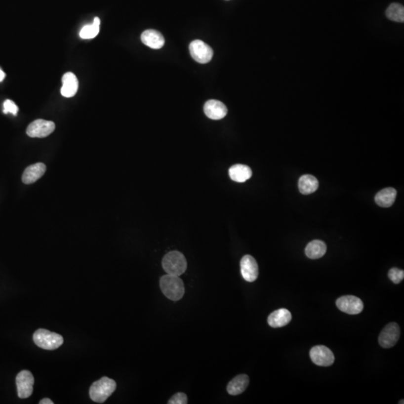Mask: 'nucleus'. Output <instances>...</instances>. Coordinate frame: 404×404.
<instances>
[{
  "label": "nucleus",
  "mask_w": 404,
  "mask_h": 404,
  "mask_svg": "<svg viewBox=\"0 0 404 404\" xmlns=\"http://www.w3.org/2000/svg\"><path fill=\"white\" fill-rule=\"evenodd\" d=\"M160 286L163 294L172 301H178L185 293L184 283L179 276L166 274L162 276Z\"/></svg>",
  "instance_id": "nucleus-1"
},
{
  "label": "nucleus",
  "mask_w": 404,
  "mask_h": 404,
  "mask_svg": "<svg viewBox=\"0 0 404 404\" xmlns=\"http://www.w3.org/2000/svg\"><path fill=\"white\" fill-rule=\"evenodd\" d=\"M116 381L107 376H104L100 380L93 383L89 390L91 399L94 402L103 404L116 389Z\"/></svg>",
  "instance_id": "nucleus-2"
},
{
  "label": "nucleus",
  "mask_w": 404,
  "mask_h": 404,
  "mask_svg": "<svg viewBox=\"0 0 404 404\" xmlns=\"http://www.w3.org/2000/svg\"><path fill=\"white\" fill-rule=\"evenodd\" d=\"M162 265L167 274L180 276L185 273L187 262L181 252L172 251L168 252L162 258Z\"/></svg>",
  "instance_id": "nucleus-3"
},
{
  "label": "nucleus",
  "mask_w": 404,
  "mask_h": 404,
  "mask_svg": "<svg viewBox=\"0 0 404 404\" xmlns=\"http://www.w3.org/2000/svg\"><path fill=\"white\" fill-rule=\"evenodd\" d=\"M35 344L47 350H56L64 343L63 337L46 329H39L33 335Z\"/></svg>",
  "instance_id": "nucleus-4"
},
{
  "label": "nucleus",
  "mask_w": 404,
  "mask_h": 404,
  "mask_svg": "<svg viewBox=\"0 0 404 404\" xmlns=\"http://www.w3.org/2000/svg\"><path fill=\"white\" fill-rule=\"evenodd\" d=\"M35 379L30 370L20 371L16 377L17 395L21 399H26L31 396L33 392Z\"/></svg>",
  "instance_id": "nucleus-5"
},
{
  "label": "nucleus",
  "mask_w": 404,
  "mask_h": 404,
  "mask_svg": "<svg viewBox=\"0 0 404 404\" xmlns=\"http://www.w3.org/2000/svg\"><path fill=\"white\" fill-rule=\"evenodd\" d=\"M190 52L193 59L201 64L208 63L213 56L212 48L201 40H195L190 43Z\"/></svg>",
  "instance_id": "nucleus-6"
},
{
  "label": "nucleus",
  "mask_w": 404,
  "mask_h": 404,
  "mask_svg": "<svg viewBox=\"0 0 404 404\" xmlns=\"http://www.w3.org/2000/svg\"><path fill=\"white\" fill-rule=\"evenodd\" d=\"M56 128L54 122L38 119L32 122L27 129V133L32 138H44L51 134Z\"/></svg>",
  "instance_id": "nucleus-7"
},
{
  "label": "nucleus",
  "mask_w": 404,
  "mask_h": 404,
  "mask_svg": "<svg viewBox=\"0 0 404 404\" xmlns=\"http://www.w3.org/2000/svg\"><path fill=\"white\" fill-rule=\"evenodd\" d=\"M336 306L340 311L348 315H358L364 309L363 301L360 298L351 295L338 298L336 301Z\"/></svg>",
  "instance_id": "nucleus-8"
},
{
  "label": "nucleus",
  "mask_w": 404,
  "mask_h": 404,
  "mask_svg": "<svg viewBox=\"0 0 404 404\" xmlns=\"http://www.w3.org/2000/svg\"><path fill=\"white\" fill-rule=\"evenodd\" d=\"M312 361L318 366L328 367L332 365L335 362V356L330 349L325 346H315L310 350Z\"/></svg>",
  "instance_id": "nucleus-9"
},
{
  "label": "nucleus",
  "mask_w": 404,
  "mask_h": 404,
  "mask_svg": "<svg viewBox=\"0 0 404 404\" xmlns=\"http://www.w3.org/2000/svg\"><path fill=\"white\" fill-rule=\"evenodd\" d=\"M401 335L400 326L396 323L386 325L379 336V343L383 348H391L398 343Z\"/></svg>",
  "instance_id": "nucleus-10"
},
{
  "label": "nucleus",
  "mask_w": 404,
  "mask_h": 404,
  "mask_svg": "<svg viewBox=\"0 0 404 404\" xmlns=\"http://www.w3.org/2000/svg\"><path fill=\"white\" fill-rule=\"evenodd\" d=\"M241 274L244 280L253 283L258 277V265L255 258L251 255L242 257L241 261Z\"/></svg>",
  "instance_id": "nucleus-11"
},
{
  "label": "nucleus",
  "mask_w": 404,
  "mask_h": 404,
  "mask_svg": "<svg viewBox=\"0 0 404 404\" xmlns=\"http://www.w3.org/2000/svg\"><path fill=\"white\" fill-rule=\"evenodd\" d=\"M204 112L207 117L213 120H220L228 113L226 106L216 100H210L204 104Z\"/></svg>",
  "instance_id": "nucleus-12"
},
{
  "label": "nucleus",
  "mask_w": 404,
  "mask_h": 404,
  "mask_svg": "<svg viewBox=\"0 0 404 404\" xmlns=\"http://www.w3.org/2000/svg\"><path fill=\"white\" fill-rule=\"evenodd\" d=\"M46 171V165L41 162L30 165L25 169L22 181L25 184H31L41 178Z\"/></svg>",
  "instance_id": "nucleus-13"
},
{
  "label": "nucleus",
  "mask_w": 404,
  "mask_h": 404,
  "mask_svg": "<svg viewBox=\"0 0 404 404\" xmlns=\"http://www.w3.org/2000/svg\"><path fill=\"white\" fill-rule=\"evenodd\" d=\"M79 86L78 78L75 74L68 72L62 78V87L61 94L65 97H72L77 94Z\"/></svg>",
  "instance_id": "nucleus-14"
},
{
  "label": "nucleus",
  "mask_w": 404,
  "mask_h": 404,
  "mask_svg": "<svg viewBox=\"0 0 404 404\" xmlns=\"http://www.w3.org/2000/svg\"><path fill=\"white\" fill-rule=\"evenodd\" d=\"M291 319V314L287 309H280L269 315L267 322L273 328H280L287 325Z\"/></svg>",
  "instance_id": "nucleus-15"
},
{
  "label": "nucleus",
  "mask_w": 404,
  "mask_h": 404,
  "mask_svg": "<svg viewBox=\"0 0 404 404\" xmlns=\"http://www.w3.org/2000/svg\"><path fill=\"white\" fill-rule=\"evenodd\" d=\"M142 43L152 49H159L163 46L165 39L159 32L156 30H146L141 36Z\"/></svg>",
  "instance_id": "nucleus-16"
},
{
  "label": "nucleus",
  "mask_w": 404,
  "mask_h": 404,
  "mask_svg": "<svg viewBox=\"0 0 404 404\" xmlns=\"http://www.w3.org/2000/svg\"><path fill=\"white\" fill-rule=\"evenodd\" d=\"M231 179L235 182L243 183L249 179L252 175V171L248 165L237 164L229 168Z\"/></svg>",
  "instance_id": "nucleus-17"
},
{
  "label": "nucleus",
  "mask_w": 404,
  "mask_h": 404,
  "mask_svg": "<svg viewBox=\"0 0 404 404\" xmlns=\"http://www.w3.org/2000/svg\"><path fill=\"white\" fill-rule=\"evenodd\" d=\"M249 383V378L246 374L235 376L227 386V391L231 395H238L245 392Z\"/></svg>",
  "instance_id": "nucleus-18"
},
{
  "label": "nucleus",
  "mask_w": 404,
  "mask_h": 404,
  "mask_svg": "<svg viewBox=\"0 0 404 404\" xmlns=\"http://www.w3.org/2000/svg\"><path fill=\"white\" fill-rule=\"evenodd\" d=\"M397 191L395 189L389 187L383 189L375 196V202L382 207H389L392 206L396 199Z\"/></svg>",
  "instance_id": "nucleus-19"
},
{
  "label": "nucleus",
  "mask_w": 404,
  "mask_h": 404,
  "mask_svg": "<svg viewBox=\"0 0 404 404\" xmlns=\"http://www.w3.org/2000/svg\"><path fill=\"white\" fill-rule=\"evenodd\" d=\"M298 187L302 194L309 195L318 190L319 183L315 176L305 174L299 178Z\"/></svg>",
  "instance_id": "nucleus-20"
},
{
  "label": "nucleus",
  "mask_w": 404,
  "mask_h": 404,
  "mask_svg": "<svg viewBox=\"0 0 404 404\" xmlns=\"http://www.w3.org/2000/svg\"><path fill=\"white\" fill-rule=\"evenodd\" d=\"M326 249V245L323 241L315 240L308 244L305 252L308 258L311 259H318L325 255Z\"/></svg>",
  "instance_id": "nucleus-21"
},
{
  "label": "nucleus",
  "mask_w": 404,
  "mask_h": 404,
  "mask_svg": "<svg viewBox=\"0 0 404 404\" xmlns=\"http://www.w3.org/2000/svg\"><path fill=\"white\" fill-rule=\"evenodd\" d=\"M386 17L392 21L398 23L404 22V5L399 3H392L388 7L386 10Z\"/></svg>",
  "instance_id": "nucleus-22"
},
{
  "label": "nucleus",
  "mask_w": 404,
  "mask_h": 404,
  "mask_svg": "<svg viewBox=\"0 0 404 404\" xmlns=\"http://www.w3.org/2000/svg\"><path fill=\"white\" fill-rule=\"evenodd\" d=\"M100 20L95 17L92 24L86 25L81 30L80 36L82 39H91L95 38L100 32Z\"/></svg>",
  "instance_id": "nucleus-23"
},
{
  "label": "nucleus",
  "mask_w": 404,
  "mask_h": 404,
  "mask_svg": "<svg viewBox=\"0 0 404 404\" xmlns=\"http://www.w3.org/2000/svg\"><path fill=\"white\" fill-rule=\"evenodd\" d=\"M389 278L395 284H399L404 279V270L398 268H392L389 272Z\"/></svg>",
  "instance_id": "nucleus-24"
},
{
  "label": "nucleus",
  "mask_w": 404,
  "mask_h": 404,
  "mask_svg": "<svg viewBox=\"0 0 404 404\" xmlns=\"http://www.w3.org/2000/svg\"><path fill=\"white\" fill-rule=\"evenodd\" d=\"M188 403V398L187 395L182 392H178L174 396L171 397L168 401V404H187Z\"/></svg>",
  "instance_id": "nucleus-25"
},
{
  "label": "nucleus",
  "mask_w": 404,
  "mask_h": 404,
  "mask_svg": "<svg viewBox=\"0 0 404 404\" xmlns=\"http://www.w3.org/2000/svg\"><path fill=\"white\" fill-rule=\"evenodd\" d=\"M4 113H11L14 116H17L18 113V107L13 102L12 100H6L3 104Z\"/></svg>",
  "instance_id": "nucleus-26"
},
{
  "label": "nucleus",
  "mask_w": 404,
  "mask_h": 404,
  "mask_svg": "<svg viewBox=\"0 0 404 404\" xmlns=\"http://www.w3.org/2000/svg\"><path fill=\"white\" fill-rule=\"evenodd\" d=\"M40 404H53L54 403L51 401V400L49 399V398H43L42 399L41 401L39 402Z\"/></svg>",
  "instance_id": "nucleus-27"
},
{
  "label": "nucleus",
  "mask_w": 404,
  "mask_h": 404,
  "mask_svg": "<svg viewBox=\"0 0 404 404\" xmlns=\"http://www.w3.org/2000/svg\"><path fill=\"white\" fill-rule=\"evenodd\" d=\"M5 78V74L3 71L0 69V82H2Z\"/></svg>",
  "instance_id": "nucleus-28"
},
{
  "label": "nucleus",
  "mask_w": 404,
  "mask_h": 404,
  "mask_svg": "<svg viewBox=\"0 0 404 404\" xmlns=\"http://www.w3.org/2000/svg\"><path fill=\"white\" fill-rule=\"evenodd\" d=\"M404 400H402V401H400L399 404H404Z\"/></svg>",
  "instance_id": "nucleus-29"
}]
</instances>
